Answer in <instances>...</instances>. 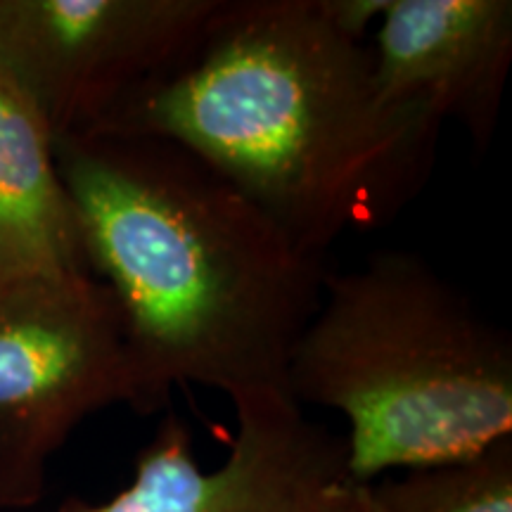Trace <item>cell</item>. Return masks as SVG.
<instances>
[{"label":"cell","mask_w":512,"mask_h":512,"mask_svg":"<svg viewBox=\"0 0 512 512\" xmlns=\"http://www.w3.org/2000/svg\"><path fill=\"white\" fill-rule=\"evenodd\" d=\"M311 512H377L366 484L342 482L330 489Z\"/></svg>","instance_id":"30bf717a"},{"label":"cell","mask_w":512,"mask_h":512,"mask_svg":"<svg viewBox=\"0 0 512 512\" xmlns=\"http://www.w3.org/2000/svg\"><path fill=\"white\" fill-rule=\"evenodd\" d=\"M238 434L219 470L192 456L188 427L166 415L136 460V477L107 503L69 501L60 512H311L349 482L344 439L306 418L283 392L233 399Z\"/></svg>","instance_id":"8992f818"},{"label":"cell","mask_w":512,"mask_h":512,"mask_svg":"<svg viewBox=\"0 0 512 512\" xmlns=\"http://www.w3.org/2000/svg\"><path fill=\"white\" fill-rule=\"evenodd\" d=\"M285 389L347 418L349 482L370 484L512 437V339L425 256L382 249L325 271Z\"/></svg>","instance_id":"3957f363"},{"label":"cell","mask_w":512,"mask_h":512,"mask_svg":"<svg viewBox=\"0 0 512 512\" xmlns=\"http://www.w3.org/2000/svg\"><path fill=\"white\" fill-rule=\"evenodd\" d=\"M366 486L377 512H512V437L470 460Z\"/></svg>","instance_id":"9c48e42d"},{"label":"cell","mask_w":512,"mask_h":512,"mask_svg":"<svg viewBox=\"0 0 512 512\" xmlns=\"http://www.w3.org/2000/svg\"><path fill=\"white\" fill-rule=\"evenodd\" d=\"M138 380L112 292L93 273L0 287V510L41 501L50 458Z\"/></svg>","instance_id":"277c9868"},{"label":"cell","mask_w":512,"mask_h":512,"mask_svg":"<svg viewBox=\"0 0 512 512\" xmlns=\"http://www.w3.org/2000/svg\"><path fill=\"white\" fill-rule=\"evenodd\" d=\"M441 126L384 98L373 53L328 0H223L188 62L98 133L190 147L323 259L425 190Z\"/></svg>","instance_id":"7a4b0ae2"},{"label":"cell","mask_w":512,"mask_h":512,"mask_svg":"<svg viewBox=\"0 0 512 512\" xmlns=\"http://www.w3.org/2000/svg\"><path fill=\"white\" fill-rule=\"evenodd\" d=\"M223 0H0V72L55 140L91 136L169 79Z\"/></svg>","instance_id":"5b68a950"},{"label":"cell","mask_w":512,"mask_h":512,"mask_svg":"<svg viewBox=\"0 0 512 512\" xmlns=\"http://www.w3.org/2000/svg\"><path fill=\"white\" fill-rule=\"evenodd\" d=\"M91 273L55 138L22 88L0 72V287Z\"/></svg>","instance_id":"ba28073f"},{"label":"cell","mask_w":512,"mask_h":512,"mask_svg":"<svg viewBox=\"0 0 512 512\" xmlns=\"http://www.w3.org/2000/svg\"><path fill=\"white\" fill-rule=\"evenodd\" d=\"M55 157L88 271L124 320L138 413L162 411L176 384L230 401L287 394L292 351L323 292V259L171 138H62Z\"/></svg>","instance_id":"6da1fadb"},{"label":"cell","mask_w":512,"mask_h":512,"mask_svg":"<svg viewBox=\"0 0 512 512\" xmlns=\"http://www.w3.org/2000/svg\"><path fill=\"white\" fill-rule=\"evenodd\" d=\"M370 53L389 102L456 119L479 150L491 143L512 64L510 0H387Z\"/></svg>","instance_id":"52a82bcc"}]
</instances>
